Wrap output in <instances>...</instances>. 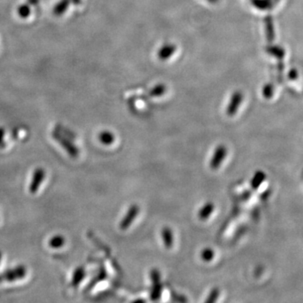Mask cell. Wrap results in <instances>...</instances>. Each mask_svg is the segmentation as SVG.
Wrapping results in <instances>:
<instances>
[{"label": "cell", "mask_w": 303, "mask_h": 303, "mask_svg": "<svg viewBox=\"0 0 303 303\" xmlns=\"http://www.w3.org/2000/svg\"><path fill=\"white\" fill-rule=\"evenodd\" d=\"M5 135V130L4 128H0V146H2L3 144V138Z\"/></svg>", "instance_id": "cell-25"}, {"label": "cell", "mask_w": 303, "mask_h": 303, "mask_svg": "<svg viewBox=\"0 0 303 303\" xmlns=\"http://www.w3.org/2000/svg\"><path fill=\"white\" fill-rule=\"evenodd\" d=\"M262 95L265 99H271L274 95V86L271 84H266L262 90Z\"/></svg>", "instance_id": "cell-23"}, {"label": "cell", "mask_w": 303, "mask_h": 303, "mask_svg": "<svg viewBox=\"0 0 303 303\" xmlns=\"http://www.w3.org/2000/svg\"><path fill=\"white\" fill-rule=\"evenodd\" d=\"M29 5H36L39 3V0H27Z\"/></svg>", "instance_id": "cell-26"}, {"label": "cell", "mask_w": 303, "mask_h": 303, "mask_svg": "<svg viewBox=\"0 0 303 303\" xmlns=\"http://www.w3.org/2000/svg\"><path fill=\"white\" fill-rule=\"evenodd\" d=\"M177 50V46L174 44L166 43L162 45L157 51V57L161 61H166L173 57Z\"/></svg>", "instance_id": "cell-8"}, {"label": "cell", "mask_w": 303, "mask_h": 303, "mask_svg": "<svg viewBox=\"0 0 303 303\" xmlns=\"http://www.w3.org/2000/svg\"><path fill=\"white\" fill-rule=\"evenodd\" d=\"M265 179H266L265 173L263 171H257L251 180L252 188L257 189L260 186V184L265 181Z\"/></svg>", "instance_id": "cell-16"}, {"label": "cell", "mask_w": 303, "mask_h": 303, "mask_svg": "<svg viewBox=\"0 0 303 303\" xmlns=\"http://www.w3.org/2000/svg\"><path fill=\"white\" fill-rule=\"evenodd\" d=\"M45 175H46V173L43 168H37L34 171L32 179H31L30 186H29V190L31 194H35L37 192L38 189L45 179Z\"/></svg>", "instance_id": "cell-7"}, {"label": "cell", "mask_w": 303, "mask_h": 303, "mask_svg": "<svg viewBox=\"0 0 303 303\" xmlns=\"http://www.w3.org/2000/svg\"><path fill=\"white\" fill-rule=\"evenodd\" d=\"M214 255H215V253L211 248H206L200 252V258L205 262H210L213 260Z\"/></svg>", "instance_id": "cell-22"}, {"label": "cell", "mask_w": 303, "mask_h": 303, "mask_svg": "<svg viewBox=\"0 0 303 303\" xmlns=\"http://www.w3.org/2000/svg\"><path fill=\"white\" fill-rule=\"evenodd\" d=\"M84 277H85V270L84 267H78L73 272V278L71 282L72 287H78L81 283L82 281L84 279Z\"/></svg>", "instance_id": "cell-11"}, {"label": "cell", "mask_w": 303, "mask_h": 303, "mask_svg": "<svg viewBox=\"0 0 303 303\" xmlns=\"http://www.w3.org/2000/svg\"><path fill=\"white\" fill-rule=\"evenodd\" d=\"M220 292L218 288H214L211 290V293H209L208 298L206 300V303H215L219 298Z\"/></svg>", "instance_id": "cell-24"}, {"label": "cell", "mask_w": 303, "mask_h": 303, "mask_svg": "<svg viewBox=\"0 0 303 303\" xmlns=\"http://www.w3.org/2000/svg\"><path fill=\"white\" fill-rule=\"evenodd\" d=\"M27 270L24 265H19L15 268L10 269L0 274V283L3 282H15L18 280L23 279L26 276Z\"/></svg>", "instance_id": "cell-1"}, {"label": "cell", "mask_w": 303, "mask_h": 303, "mask_svg": "<svg viewBox=\"0 0 303 303\" xmlns=\"http://www.w3.org/2000/svg\"><path fill=\"white\" fill-rule=\"evenodd\" d=\"M161 234H162V241H163L164 246L168 249H170L173 244V232L169 227H164L162 228Z\"/></svg>", "instance_id": "cell-9"}, {"label": "cell", "mask_w": 303, "mask_h": 303, "mask_svg": "<svg viewBox=\"0 0 303 303\" xmlns=\"http://www.w3.org/2000/svg\"><path fill=\"white\" fill-rule=\"evenodd\" d=\"M71 2H73L74 4L78 5V4H80V3H81L82 0H71Z\"/></svg>", "instance_id": "cell-28"}, {"label": "cell", "mask_w": 303, "mask_h": 303, "mask_svg": "<svg viewBox=\"0 0 303 303\" xmlns=\"http://www.w3.org/2000/svg\"><path fill=\"white\" fill-rule=\"evenodd\" d=\"M266 52L279 59L284 57L285 56L284 49L281 48L280 46H268L266 48Z\"/></svg>", "instance_id": "cell-20"}, {"label": "cell", "mask_w": 303, "mask_h": 303, "mask_svg": "<svg viewBox=\"0 0 303 303\" xmlns=\"http://www.w3.org/2000/svg\"><path fill=\"white\" fill-rule=\"evenodd\" d=\"M98 138H99V141L101 144L106 145V146L111 145L115 142V139H116L115 135L111 132H110V131H103V132H101L99 134V136H98Z\"/></svg>", "instance_id": "cell-13"}, {"label": "cell", "mask_w": 303, "mask_h": 303, "mask_svg": "<svg viewBox=\"0 0 303 303\" xmlns=\"http://www.w3.org/2000/svg\"><path fill=\"white\" fill-rule=\"evenodd\" d=\"M244 100V95L241 91H235L233 92L232 97H231L230 101L227 105V109H226V113L228 117H234L238 109L241 106L242 102Z\"/></svg>", "instance_id": "cell-4"}, {"label": "cell", "mask_w": 303, "mask_h": 303, "mask_svg": "<svg viewBox=\"0 0 303 303\" xmlns=\"http://www.w3.org/2000/svg\"><path fill=\"white\" fill-rule=\"evenodd\" d=\"M1 260H2V253L0 252V262H1Z\"/></svg>", "instance_id": "cell-29"}, {"label": "cell", "mask_w": 303, "mask_h": 303, "mask_svg": "<svg viewBox=\"0 0 303 303\" xmlns=\"http://www.w3.org/2000/svg\"><path fill=\"white\" fill-rule=\"evenodd\" d=\"M265 33L268 41L271 42L275 38V30H274L273 19L271 16L266 17L265 19Z\"/></svg>", "instance_id": "cell-14"}, {"label": "cell", "mask_w": 303, "mask_h": 303, "mask_svg": "<svg viewBox=\"0 0 303 303\" xmlns=\"http://www.w3.org/2000/svg\"><path fill=\"white\" fill-rule=\"evenodd\" d=\"M107 274L105 269H102L99 271V273L90 281V284L88 285V287L85 288V292H89L92 289L93 287H95V285L97 284L98 282H102L106 279Z\"/></svg>", "instance_id": "cell-15"}, {"label": "cell", "mask_w": 303, "mask_h": 303, "mask_svg": "<svg viewBox=\"0 0 303 303\" xmlns=\"http://www.w3.org/2000/svg\"><path fill=\"white\" fill-rule=\"evenodd\" d=\"M167 91V87L165 84H158L155 85L151 90H150V95L152 97H161L165 94Z\"/></svg>", "instance_id": "cell-17"}, {"label": "cell", "mask_w": 303, "mask_h": 303, "mask_svg": "<svg viewBox=\"0 0 303 303\" xmlns=\"http://www.w3.org/2000/svg\"><path fill=\"white\" fill-rule=\"evenodd\" d=\"M227 149L224 145H218L213 152V156L211 157L210 166L212 169H217L222 162L224 161L225 157H227Z\"/></svg>", "instance_id": "cell-6"}, {"label": "cell", "mask_w": 303, "mask_h": 303, "mask_svg": "<svg viewBox=\"0 0 303 303\" xmlns=\"http://www.w3.org/2000/svg\"><path fill=\"white\" fill-rule=\"evenodd\" d=\"M150 276H151L152 283L151 299L152 301H158L162 292V286L160 282L161 281L160 272L157 271V269H152L150 272Z\"/></svg>", "instance_id": "cell-2"}, {"label": "cell", "mask_w": 303, "mask_h": 303, "mask_svg": "<svg viewBox=\"0 0 303 303\" xmlns=\"http://www.w3.org/2000/svg\"><path fill=\"white\" fill-rule=\"evenodd\" d=\"M17 13L19 14V16L22 19H25L27 17L30 16V7L28 3H24L19 5L17 8Z\"/></svg>", "instance_id": "cell-21"}, {"label": "cell", "mask_w": 303, "mask_h": 303, "mask_svg": "<svg viewBox=\"0 0 303 303\" xmlns=\"http://www.w3.org/2000/svg\"><path fill=\"white\" fill-rule=\"evenodd\" d=\"M252 4L255 6V8L260 9V10H266L271 8L272 3L271 0H251Z\"/></svg>", "instance_id": "cell-18"}, {"label": "cell", "mask_w": 303, "mask_h": 303, "mask_svg": "<svg viewBox=\"0 0 303 303\" xmlns=\"http://www.w3.org/2000/svg\"><path fill=\"white\" fill-rule=\"evenodd\" d=\"M52 138H54L55 140L64 149L71 157L73 158L78 157L79 154V149L67 138H63L62 135L57 133H52Z\"/></svg>", "instance_id": "cell-3"}, {"label": "cell", "mask_w": 303, "mask_h": 303, "mask_svg": "<svg viewBox=\"0 0 303 303\" xmlns=\"http://www.w3.org/2000/svg\"><path fill=\"white\" fill-rule=\"evenodd\" d=\"M71 3V0H60L59 2L54 6L52 9L53 14L56 16H61L68 9V6Z\"/></svg>", "instance_id": "cell-12"}, {"label": "cell", "mask_w": 303, "mask_h": 303, "mask_svg": "<svg viewBox=\"0 0 303 303\" xmlns=\"http://www.w3.org/2000/svg\"><path fill=\"white\" fill-rule=\"evenodd\" d=\"M64 244H65V238H63L62 235L54 236L49 241V246L52 249H59Z\"/></svg>", "instance_id": "cell-19"}, {"label": "cell", "mask_w": 303, "mask_h": 303, "mask_svg": "<svg viewBox=\"0 0 303 303\" xmlns=\"http://www.w3.org/2000/svg\"><path fill=\"white\" fill-rule=\"evenodd\" d=\"M206 2H208V3H212V4H215V3H217L219 2L220 0H206Z\"/></svg>", "instance_id": "cell-27"}, {"label": "cell", "mask_w": 303, "mask_h": 303, "mask_svg": "<svg viewBox=\"0 0 303 303\" xmlns=\"http://www.w3.org/2000/svg\"><path fill=\"white\" fill-rule=\"evenodd\" d=\"M214 208H215V206L212 202H207L200 208V211L198 212V217L200 220L205 221L210 217L211 213L213 212Z\"/></svg>", "instance_id": "cell-10"}, {"label": "cell", "mask_w": 303, "mask_h": 303, "mask_svg": "<svg viewBox=\"0 0 303 303\" xmlns=\"http://www.w3.org/2000/svg\"><path fill=\"white\" fill-rule=\"evenodd\" d=\"M139 211H140V207L138 206V205L137 204L132 205L127 211L123 219L121 221L120 228L122 230H126V229H128V227H130L131 225L133 223V221L136 219V217H138Z\"/></svg>", "instance_id": "cell-5"}]
</instances>
